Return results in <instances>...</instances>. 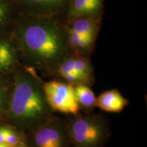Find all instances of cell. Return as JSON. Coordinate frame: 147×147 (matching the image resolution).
Returning <instances> with one entry per match:
<instances>
[{
    "label": "cell",
    "mask_w": 147,
    "mask_h": 147,
    "mask_svg": "<svg viewBox=\"0 0 147 147\" xmlns=\"http://www.w3.org/2000/svg\"><path fill=\"white\" fill-rule=\"evenodd\" d=\"M51 110L41 82L32 74H17L9 104L12 119L34 130L50 118Z\"/></svg>",
    "instance_id": "1"
},
{
    "label": "cell",
    "mask_w": 147,
    "mask_h": 147,
    "mask_svg": "<svg viewBox=\"0 0 147 147\" xmlns=\"http://www.w3.org/2000/svg\"><path fill=\"white\" fill-rule=\"evenodd\" d=\"M62 38L55 24L43 21L26 23L18 32V40L24 54L34 63L44 67L54 65L63 56Z\"/></svg>",
    "instance_id": "2"
},
{
    "label": "cell",
    "mask_w": 147,
    "mask_h": 147,
    "mask_svg": "<svg viewBox=\"0 0 147 147\" xmlns=\"http://www.w3.org/2000/svg\"><path fill=\"white\" fill-rule=\"evenodd\" d=\"M67 125L70 147H104L110 136L107 119L98 114L76 115Z\"/></svg>",
    "instance_id": "3"
},
{
    "label": "cell",
    "mask_w": 147,
    "mask_h": 147,
    "mask_svg": "<svg viewBox=\"0 0 147 147\" xmlns=\"http://www.w3.org/2000/svg\"><path fill=\"white\" fill-rule=\"evenodd\" d=\"M32 147H70L67 123L51 117L34 129Z\"/></svg>",
    "instance_id": "4"
},
{
    "label": "cell",
    "mask_w": 147,
    "mask_h": 147,
    "mask_svg": "<svg viewBox=\"0 0 147 147\" xmlns=\"http://www.w3.org/2000/svg\"><path fill=\"white\" fill-rule=\"evenodd\" d=\"M43 88L51 109L67 115H78L80 108L71 84L53 80L44 83Z\"/></svg>",
    "instance_id": "5"
},
{
    "label": "cell",
    "mask_w": 147,
    "mask_h": 147,
    "mask_svg": "<svg viewBox=\"0 0 147 147\" xmlns=\"http://www.w3.org/2000/svg\"><path fill=\"white\" fill-rule=\"evenodd\" d=\"M129 102L118 90L105 91L96 98L95 106L109 113H120L128 105Z\"/></svg>",
    "instance_id": "6"
},
{
    "label": "cell",
    "mask_w": 147,
    "mask_h": 147,
    "mask_svg": "<svg viewBox=\"0 0 147 147\" xmlns=\"http://www.w3.org/2000/svg\"><path fill=\"white\" fill-rule=\"evenodd\" d=\"M75 96L79 106L86 109H92L95 106V97L94 93L85 84H77L74 87Z\"/></svg>",
    "instance_id": "7"
},
{
    "label": "cell",
    "mask_w": 147,
    "mask_h": 147,
    "mask_svg": "<svg viewBox=\"0 0 147 147\" xmlns=\"http://www.w3.org/2000/svg\"><path fill=\"white\" fill-rule=\"evenodd\" d=\"M16 54L9 42L0 40V72L8 71L13 67Z\"/></svg>",
    "instance_id": "8"
},
{
    "label": "cell",
    "mask_w": 147,
    "mask_h": 147,
    "mask_svg": "<svg viewBox=\"0 0 147 147\" xmlns=\"http://www.w3.org/2000/svg\"><path fill=\"white\" fill-rule=\"evenodd\" d=\"M100 8L91 4L86 0H72L71 3L69 15L72 18L95 14Z\"/></svg>",
    "instance_id": "9"
},
{
    "label": "cell",
    "mask_w": 147,
    "mask_h": 147,
    "mask_svg": "<svg viewBox=\"0 0 147 147\" xmlns=\"http://www.w3.org/2000/svg\"><path fill=\"white\" fill-rule=\"evenodd\" d=\"M69 32L84 36L94 40L95 32V24L90 18H79L73 23Z\"/></svg>",
    "instance_id": "10"
},
{
    "label": "cell",
    "mask_w": 147,
    "mask_h": 147,
    "mask_svg": "<svg viewBox=\"0 0 147 147\" xmlns=\"http://www.w3.org/2000/svg\"><path fill=\"white\" fill-rule=\"evenodd\" d=\"M72 64L74 71L78 73L83 76L84 78L89 80L91 77V69L89 61L84 58L77 57L69 58Z\"/></svg>",
    "instance_id": "11"
},
{
    "label": "cell",
    "mask_w": 147,
    "mask_h": 147,
    "mask_svg": "<svg viewBox=\"0 0 147 147\" xmlns=\"http://www.w3.org/2000/svg\"><path fill=\"white\" fill-rule=\"evenodd\" d=\"M69 41L74 49L78 51H84L90 49L93 40L76 33L69 32Z\"/></svg>",
    "instance_id": "12"
},
{
    "label": "cell",
    "mask_w": 147,
    "mask_h": 147,
    "mask_svg": "<svg viewBox=\"0 0 147 147\" xmlns=\"http://www.w3.org/2000/svg\"><path fill=\"white\" fill-rule=\"evenodd\" d=\"M27 4L36 8L53 9L61 6L65 0H24Z\"/></svg>",
    "instance_id": "13"
},
{
    "label": "cell",
    "mask_w": 147,
    "mask_h": 147,
    "mask_svg": "<svg viewBox=\"0 0 147 147\" xmlns=\"http://www.w3.org/2000/svg\"><path fill=\"white\" fill-rule=\"evenodd\" d=\"M18 143H19V138L17 134L12 129H8L6 135H5V144H8L10 147H13L17 146Z\"/></svg>",
    "instance_id": "14"
},
{
    "label": "cell",
    "mask_w": 147,
    "mask_h": 147,
    "mask_svg": "<svg viewBox=\"0 0 147 147\" xmlns=\"http://www.w3.org/2000/svg\"><path fill=\"white\" fill-rule=\"evenodd\" d=\"M9 7L4 0H0V27H1L8 18Z\"/></svg>",
    "instance_id": "15"
},
{
    "label": "cell",
    "mask_w": 147,
    "mask_h": 147,
    "mask_svg": "<svg viewBox=\"0 0 147 147\" xmlns=\"http://www.w3.org/2000/svg\"><path fill=\"white\" fill-rule=\"evenodd\" d=\"M5 102V90L3 86L0 82V113L3 108Z\"/></svg>",
    "instance_id": "16"
},
{
    "label": "cell",
    "mask_w": 147,
    "mask_h": 147,
    "mask_svg": "<svg viewBox=\"0 0 147 147\" xmlns=\"http://www.w3.org/2000/svg\"><path fill=\"white\" fill-rule=\"evenodd\" d=\"M8 129L6 127L0 128V144H4L5 135H6Z\"/></svg>",
    "instance_id": "17"
},
{
    "label": "cell",
    "mask_w": 147,
    "mask_h": 147,
    "mask_svg": "<svg viewBox=\"0 0 147 147\" xmlns=\"http://www.w3.org/2000/svg\"><path fill=\"white\" fill-rule=\"evenodd\" d=\"M86 1L91 4L95 5L99 8H100L102 6V0H86Z\"/></svg>",
    "instance_id": "18"
},
{
    "label": "cell",
    "mask_w": 147,
    "mask_h": 147,
    "mask_svg": "<svg viewBox=\"0 0 147 147\" xmlns=\"http://www.w3.org/2000/svg\"><path fill=\"white\" fill-rule=\"evenodd\" d=\"M0 147H10V146L4 143V144H0Z\"/></svg>",
    "instance_id": "19"
},
{
    "label": "cell",
    "mask_w": 147,
    "mask_h": 147,
    "mask_svg": "<svg viewBox=\"0 0 147 147\" xmlns=\"http://www.w3.org/2000/svg\"><path fill=\"white\" fill-rule=\"evenodd\" d=\"M13 147H21V146H13Z\"/></svg>",
    "instance_id": "20"
}]
</instances>
